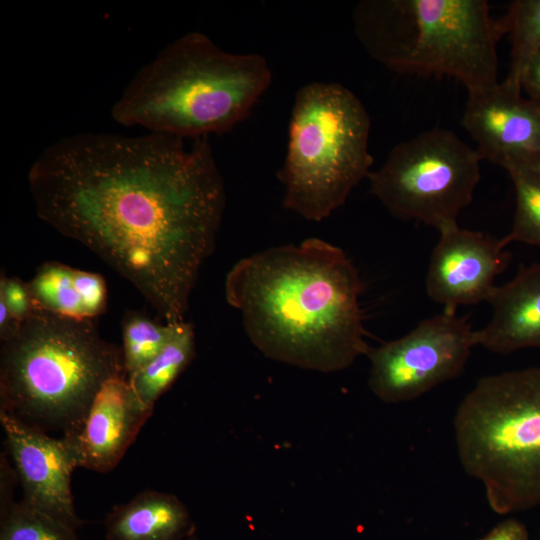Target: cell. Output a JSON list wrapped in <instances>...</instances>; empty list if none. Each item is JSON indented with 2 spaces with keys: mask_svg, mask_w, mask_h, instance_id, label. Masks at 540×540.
Masks as SVG:
<instances>
[{
  "mask_svg": "<svg viewBox=\"0 0 540 540\" xmlns=\"http://www.w3.org/2000/svg\"><path fill=\"white\" fill-rule=\"evenodd\" d=\"M82 132L28 171L40 219L128 280L167 324L185 321L226 204L208 138Z\"/></svg>",
  "mask_w": 540,
  "mask_h": 540,
  "instance_id": "cell-1",
  "label": "cell"
},
{
  "mask_svg": "<svg viewBox=\"0 0 540 540\" xmlns=\"http://www.w3.org/2000/svg\"><path fill=\"white\" fill-rule=\"evenodd\" d=\"M363 283L339 247L319 238L240 259L225 280L227 302L265 356L300 368L345 369L369 345Z\"/></svg>",
  "mask_w": 540,
  "mask_h": 540,
  "instance_id": "cell-2",
  "label": "cell"
},
{
  "mask_svg": "<svg viewBox=\"0 0 540 540\" xmlns=\"http://www.w3.org/2000/svg\"><path fill=\"white\" fill-rule=\"evenodd\" d=\"M271 80L260 54L230 53L207 35L189 32L139 68L112 105L111 116L125 127L208 138L243 121Z\"/></svg>",
  "mask_w": 540,
  "mask_h": 540,
  "instance_id": "cell-3",
  "label": "cell"
},
{
  "mask_svg": "<svg viewBox=\"0 0 540 540\" xmlns=\"http://www.w3.org/2000/svg\"><path fill=\"white\" fill-rule=\"evenodd\" d=\"M122 373V348L102 338L93 320L39 310L1 341L0 411L74 439L103 384Z\"/></svg>",
  "mask_w": 540,
  "mask_h": 540,
  "instance_id": "cell-4",
  "label": "cell"
},
{
  "mask_svg": "<svg viewBox=\"0 0 540 540\" xmlns=\"http://www.w3.org/2000/svg\"><path fill=\"white\" fill-rule=\"evenodd\" d=\"M353 22L367 53L393 71L451 77L468 93L498 83L507 31L485 0H365Z\"/></svg>",
  "mask_w": 540,
  "mask_h": 540,
  "instance_id": "cell-5",
  "label": "cell"
},
{
  "mask_svg": "<svg viewBox=\"0 0 540 540\" xmlns=\"http://www.w3.org/2000/svg\"><path fill=\"white\" fill-rule=\"evenodd\" d=\"M453 426L459 461L493 512L540 505V366L479 379Z\"/></svg>",
  "mask_w": 540,
  "mask_h": 540,
  "instance_id": "cell-6",
  "label": "cell"
},
{
  "mask_svg": "<svg viewBox=\"0 0 540 540\" xmlns=\"http://www.w3.org/2000/svg\"><path fill=\"white\" fill-rule=\"evenodd\" d=\"M370 117L342 84L311 82L295 94L287 151L277 177L283 206L309 221H322L368 178Z\"/></svg>",
  "mask_w": 540,
  "mask_h": 540,
  "instance_id": "cell-7",
  "label": "cell"
},
{
  "mask_svg": "<svg viewBox=\"0 0 540 540\" xmlns=\"http://www.w3.org/2000/svg\"><path fill=\"white\" fill-rule=\"evenodd\" d=\"M481 161L455 133L434 128L396 145L370 172V189L394 217L440 231L471 203Z\"/></svg>",
  "mask_w": 540,
  "mask_h": 540,
  "instance_id": "cell-8",
  "label": "cell"
},
{
  "mask_svg": "<svg viewBox=\"0 0 540 540\" xmlns=\"http://www.w3.org/2000/svg\"><path fill=\"white\" fill-rule=\"evenodd\" d=\"M475 346L468 318L443 310L404 336L369 347V388L387 403L414 400L456 378Z\"/></svg>",
  "mask_w": 540,
  "mask_h": 540,
  "instance_id": "cell-9",
  "label": "cell"
},
{
  "mask_svg": "<svg viewBox=\"0 0 540 540\" xmlns=\"http://www.w3.org/2000/svg\"><path fill=\"white\" fill-rule=\"evenodd\" d=\"M506 80L468 93L462 126L482 160L507 172L540 168V102Z\"/></svg>",
  "mask_w": 540,
  "mask_h": 540,
  "instance_id": "cell-10",
  "label": "cell"
},
{
  "mask_svg": "<svg viewBox=\"0 0 540 540\" xmlns=\"http://www.w3.org/2000/svg\"><path fill=\"white\" fill-rule=\"evenodd\" d=\"M5 443L24 497L33 508L77 530L83 525L71 491L79 467L72 442L32 429L0 411Z\"/></svg>",
  "mask_w": 540,
  "mask_h": 540,
  "instance_id": "cell-11",
  "label": "cell"
},
{
  "mask_svg": "<svg viewBox=\"0 0 540 540\" xmlns=\"http://www.w3.org/2000/svg\"><path fill=\"white\" fill-rule=\"evenodd\" d=\"M426 276L430 299L443 310L488 301L496 277L507 267L509 254L501 239L453 224L439 231Z\"/></svg>",
  "mask_w": 540,
  "mask_h": 540,
  "instance_id": "cell-12",
  "label": "cell"
},
{
  "mask_svg": "<svg viewBox=\"0 0 540 540\" xmlns=\"http://www.w3.org/2000/svg\"><path fill=\"white\" fill-rule=\"evenodd\" d=\"M152 412L137 399L125 373L107 380L79 435L67 438L75 448L79 467L100 473L114 469Z\"/></svg>",
  "mask_w": 540,
  "mask_h": 540,
  "instance_id": "cell-13",
  "label": "cell"
},
{
  "mask_svg": "<svg viewBox=\"0 0 540 540\" xmlns=\"http://www.w3.org/2000/svg\"><path fill=\"white\" fill-rule=\"evenodd\" d=\"M487 302L492 315L476 330L477 345L497 354L540 349V263L522 266L512 280L494 288Z\"/></svg>",
  "mask_w": 540,
  "mask_h": 540,
  "instance_id": "cell-14",
  "label": "cell"
},
{
  "mask_svg": "<svg viewBox=\"0 0 540 540\" xmlns=\"http://www.w3.org/2000/svg\"><path fill=\"white\" fill-rule=\"evenodd\" d=\"M28 286L41 310L60 316L93 320L107 308L108 291L102 275L59 262L41 264Z\"/></svg>",
  "mask_w": 540,
  "mask_h": 540,
  "instance_id": "cell-15",
  "label": "cell"
},
{
  "mask_svg": "<svg viewBox=\"0 0 540 540\" xmlns=\"http://www.w3.org/2000/svg\"><path fill=\"white\" fill-rule=\"evenodd\" d=\"M192 527L176 496L154 490L114 506L105 521L107 540H183Z\"/></svg>",
  "mask_w": 540,
  "mask_h": 540,
  "instance_id": "cell-16",
  "label": "cell"
},
{
  "mask_svg": "<svg viewBox=\"0 0 540 540\" xmlns=\"http://www.w3.org/2000/svg\"><path fill=\"white\" fill-rule=\"evenodd\" d=\"M195 354L193 325L187 321L178 323L164 349L144 368L127 378L140 403L153 411L156 401L188 367Z\"/></svg>",
  "mask_w": 540,
  "mask_h": 540,
  "instance_id": "cell-17",
  "label": "cell"
},
{
  "mask_svg": "<svg viewBox=\"0 0 540 540\" xmlns=\"http://www.w3.org/2000/svg\"><path fill=\"white\" fill-rule=\"evenodd\" d=\"M502 20L511 37L510 68L505 80L522 88L526 70L540 53V0L513 1Z\"/></svg>",
  "mask_w": 540,
  "mask_h": 540,
  "instance_id": "cell-18",
  "label": "cell"
},
{
  "mask_svg": "<svg viewBox=\"0 0 540 540\" xmlns=\"http://www.w3.org/2000/svg\"><path fill=\"white\" fill-rule=\"evenodd\" d=\"M176 328L177 324L160 323L140 312L127 311L122 320L126 377L149 364L169 343Z\"/></svg>",
  "mask_w": 540,
  "mask_h": 540,
  "instance_id": "cell-19",
  "label": "cell"
},
{
  "mask_svg": "<svg viewBox=\"0 0 540 540\" xmlns=\"http://www.w3.org/2000/svg\"><path fill=\"white\" fill-rule=\"evenodd\" d=\"M508 174L516 208L512 228L501 240L506 246L521 242L540 247V168L513 169Z\"/></svg>",
  "mask_w": 540,
  "mask_h": 540,
  "instance_id": "cell-20",
  "label": "cell"
},
{
  "mask_svg": "<svg viewBox=\"0 0 540 540\" xmlns=\"http://www.w3.org/2000/svg\"><path fill=\"white\" fill-rule=\"evenodd\" d=\"M0 540H77V534L21 500L0 515Z\"/></svg>",
  "mask_w": 540,
  "mask_h": 540,
  "instance_id": "cell-21",
  "label": "cell"
},
{
  "mask_svg": "<svg viewBox=\"0 0 540 540\" xmlns=\"http://www.w3.org/2000/svg\"><path fill=\"white\" fill-rule=\"evenodd\" d=\"M0 301L4 302L11 314L21 323L41 310L32 296L28 283L17 277L1 276Z\"/></svg>",
  "mask_w": 540,
  "mask_h": 540,
  "instance_id": "cell-22",
  "label": "cell"
},
{
  "mask_svg": "<svg viewBox=\"0 0 540 540\" xmlns=\"http://www.w3.org/2000/svg\"><path fill=\"white\" fill-rule=\"evenodd\" d=\"M528 530L521 521L508 518L494 526L486 535L477 540H528Z\"/></svg>",
  "mask_w": 540,
  "mask_h": 540,
  "instance_id": "cell-23",
  "label": "cell"
},
{
  "mask_svg": "<svg viewBox=\"0 0 540 540\" xmlns=\"http://www.w3.org/2000/svg\"><path fill=\"white\" fill-rule=\"evenodd\" d=\"M5 454H1L0 461V515L4 514L15 502L13 501V490L16 480H18L16 470L9 464Z\"/></svg>",
  "mask_w": 540,
  "mask_h": 540,
  "instance_id": "cell-24",
  "label": "cell"
},
{
  "mask_svg": "<svg viewBox=\"0 0 540 540\" xmlns=\"http://www.w3.org/2000/svg\"><path fill=\"white\" fill-rule=\"evenodd\" d=\"M522 90L527 93L529 98L540 102V53L523 76Z\"/></svg>",
  "mask_w": 540,
  "mask_h": 540,
  "instance_id": "cell-25",
  "label": "cell"
},
{
  "mask_svg": "<svg viewBox=\"0 0 540 540\" xmlns=\"http://www.w3.org/2000/svg\"><path fill=\"white\" fill-rule=\"evenodd\" d=\"M19 322L8 310L4 302L0 301V340L10 338L20 327Z\"/></svg>",
  "mask_w": 540,
  "mask_h": 540,
  "instance_id": "cell-26",
  "label": "cell"
},
{
  "mask_svg": "<svg viewBox=\"0 0 540 540\" xmlns=\"http://www.w3.org/2000/svg\"><path fill=\"white\" fill-rule=\"evenodd\" d=\"M536 540H540V529H539V533H538V536H537Z\"/></svg>",
  "mask_w": 540,
  "mask_h": 540,
  "instance_id": "cell-27",
  "label": "cell"
}]
</instances>
